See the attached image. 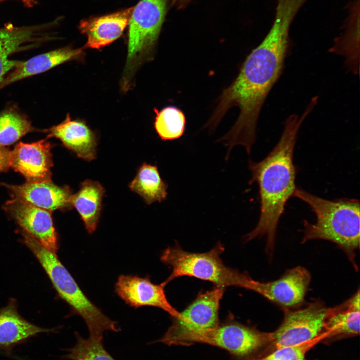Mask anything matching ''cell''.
Listing matches in <instances>:
<instances>
[{"mask_svg": "<svg viewBox=\"0 0 360 360\" xmlns=\"http://www.w3.org/2000/svg\"><path fill=\"white\" fill-rule=\"evenodd\" d=\"M129 186L148 205L156 202H162L168 196V185L161 178L156 166L144 164Z\"/></svg>", "mask_w": 360, "mask_h": 360, "instance_id": "7402d4cb", "label": "cell"}, {"mask_svg": "<svg viewBox=\"0 0 360 360\" xmlns=\"http://www.w3.org/2000/svg\"><path fill=\"white\" fill-rule=\"evenodd\" d=\"M104 193V189L100 183L86 180L82 184L80 190L70 196V205L76 209L90 234L94 233L98 226Z\"/></svg>", "mask_w": 360, "mask_h": 360, "instance_id": "44dd1931", "label": "cell"}, {"mask_svg": "<svg viewBox=\"0 0 360 360\" xmlns=\"http://www.w3.org/2000/svg\"><path fill=\"white\" fill-rule=\"evenodd\" d=\"M318 102L316 98H312L300 116L294 114L287 118L278 142L266 158L258 162H248L252 172L249 184L256 182L259 186L260 214L257 226L244 240L266 236L268 254L273 252L278 226L286 203L297 188L293 158L298 132Z\"/></svg>", "mask_w": 360, "mask_h": 360, "instance_id": "7a4b0ae2", "label": "cell"}, {"mask_svg": "<svg viewBox=\"0 0 360 360\" xmlns=\"http://www.w3.org/2000/svg\"><path fill=\"white\" fill-rule=\"evenodd\" d=\"M225 289L215 287L200 292L176 318L160 342L168 346H180L186 338L208 331L219 324L220 302Z\"/></svg>", "mask_w": 360, "mask_h": 360, "instance_id": "9c48e42d", "label": "cell"}, {"mask_svg": "<svg viewBox=\"0 0 360 360\" xmlns=\"http://www.w3.org/2000/svg\"><path fill=\"white\" fill-rule=\"evenodd\" d=\"M134 7L82 20L79 28L87 37L85 48L100 49L120 38L128 25Z\"/></svg>", "mask_w": 360, "mask_h": 360, "instance_id": "9a60e30c", "label": "cell"}, {"mask_svg": "<svg viewBox=\"0 0 360 360\" xmlns=\"http://www.w3.org/2000/svg\"><path fill=\"white\" fill-rule=\"evenodd\" d=\"M21 360H24V359H22V358Z\"/></svg>", "mask_w": 360, "mask_h": 360, "instance_id": "4dcf8cb0", "label": "cell"}, {"mask_svg": "<svg viewBox=\"0 0 360 360\" xmlns=\"http://www.w3.org/2000/svg\"><path fill=\"white\" fill-rule=\"evenodd\" d=\"M294 196L308 204L315 214V223L304 220L302 243L323 240L336 244L357 270L356 252L360 247V206L357 200H326L296 188Z\"/></svg>", "mask_w": 360, "mask_h": 360, "instance_id": "3957f363", "label": "cell"}, {"mask_svg": "<svg viewBox=\"0 0 360 360\" xmlns=\"http://www.w3.org/2000/svg\"><path fill=\"white\" fill-rule=\"evenodd\" d=\"M82 48L67 46L20 61L12 72L0 82V90L23 79L45 72L66 62L81 59Z\"/></svg>", "mask_w": 360, "mask_h": 360, "instance_id": "ac0fdd59", "label": "cell"}, {"mask_svg": "<svg viewBox=\"0 0 360 360\" xmlns=\"http://www.w3.org/2000/svg\"><path fill=\"white\" fill-rule=\"evenodd\" d=\"M55 332V329L39 327L22 318L14 300L0 309V350L9 356L16 346L26 343L29 339L40 334Z\"/></svg>", "mask_w": 360, "mask_h": 360, "instance_id": "e0dca14e", "label": "cell"}, {"mask_svg": "<svg viewBox=\"0 0 360 360\" xmlns=\"http://www.w3.org/2000/svg\"><path fill=\"white\" fill-rule=\"evenodd\" d=\"M11 152L5 147H0V172L6 170L10 166Z\"/></svg>", "mask_w": 360, "mask_h": 360, "instance_id": "4316f807", "label": "cell"}, {"mask_svg": "<svg viewBox=\"0 0 360 360\" xmlns=\"http://www.w3.org/2000/svg\"><path fill=\"white\" fill-rule=\"evenodd\" d=\"M163 283L156 284L148 278L120 276L116 284V292L126 304L134 308L152 306L162 310L174 318L180 314L168 302Z\"/></svg>", "mask_w": 360, "mask_h": 360, "instance_id": "4fadbf2b", "label": "cell"}, {"mask_svg": "<svg viewBox=\"0 0 360 360\" xmlns=\"http://www.w3.org/2000/svg\"><path fill=\"white\" fill-rule=\"evenodd\" d=\"M48 138L59 139L80 158L91 161L96 158V134L83 122L71 119L69 114L60 124L46 130Z\"/></svg>", "mask_w": 360, "mask_h": 360, "instance_id": "d6986e66", "label": "cell"}, {"mask_svg": "<svg viewBox=\"0 0 360 360\" xmlns=\"http://www.w3.org/2000/svg\"><path fill=\"white\" fill-rule=\"evenodd\" d=\"M167 0H141L134 7L130 19L128 52L121 82L124 92L133 84L136 72L151 60L166 12Z\"/></svg>", "mask_w": 360, "mask_h": 360, "instance_id": "8992f818", "label": "cell"}, {"mask_svg": "<svg viewBox=\"0 0 360 360\" xmlns=\"http://www.w3.org/2000/svg\"><path fill=\"white\" fill-rule=\"evenodd\" d=\"M330 308L320 300L302 309L290 310L286 308L282 323L272 332V341L260 358L278 349L299 345L324 334Z\"/></svg>", "mask_w": 360, "mask_h": 360, "instance_id": "ba28073f", "label": "cell"}, {"mask_svg": "<svg viewBox=\"0 0 360 360\" xmlns=\"http://www.w3.org/2000/svg\"><path fill=\"white\" fill-rule=\"evenodd\" d=\"M51 144L46 140L32 144L20 142L11 152L10 166L28 182L51 180Z\"/></svg>", "mask_w": 360, "mask_h": 360, "instance_id": "5bb4252c", "label": "cell"}, {"mask_svg": "<svg viewBox=\"0 0 360 360\" xmlns=\"http://www.w3.org/2000/svg\"><path fill=\"white\" fill-rule=\"evenodd\" d=\"M5 208L24 232L56 254L58 240L50 212L15 198L8 202Z\"/></svg>", "mask_w": 360, "mask_h": 360, "instance_id": "7c38bea8", "label": "cell"}, {"mask_svg": "<svg viewBox=\"0 0 360 360\" xmlns=\"http://www.w3.org/2000/svg\"><path fill=\"white\" fill-rule=\"evenodd\" d=\"M190 0H173V4L176 6L182 7L186 4Z\"/></svg>", "mask_w": 360, "mask_h": 360, "instance_id": "83f0119b", "label": "cell"}, {"mask_svg": "<svg viewBox=\"0 0 360 360\" xmlns=\"http://www.w3.org/2000/svg\"><path fill=\"white\" fill-rule=\"evenodd\" d=\"M156 117L154 128L162 140H172L180 138L184 133L186 116L179 108L174 106L160 111L154 109Z\"/></svg>", "mask_w": 360, "mask_h": 360, "instance_id": "cb8c5ba5", "label": "cell"}, {"mask_svg": "<svg viewBox=\"0 0 360 360\" xmlns=\"http://www.w3.org/2000/svg\"><path fill=\"white\" fill-rule=\"evenodd\" d=\"M76 344L64 358L70 360H114L104 346L102 340L76 335Z\"/></svg>", "mask_w": 360, "mask_h": 360, "instance_id": "d4e9b609", "label": "cell"}, {"mask_svg": "<svg viewBox=\"0 0 360 360\" xmlns=\"http://www.w3.org/2000/svg\"><path fill=\"white\" fill-rule=\"evenodd\" d=\"M311 280L305 268L298 266L287 271L280 279L262 282L250 278L246 290L259 294L286 308L298 306L304 300Z\"/></svg>", "mask_w": 360, "mask_h": 360, "instance_id": "8fae6325", "label": "cell"}, {"mask_svg": "<svg viewBox=\"0 0 360 360\" xmlns=\"http://www.w3.org/2000/svg\"><path fill=\"white\" fill-rule=\"evenodd\" d=\"M36 131L28 116L16 106L0 112V147L12 144L26 134Z\"/></svg>", "mask_w": 360, "mask_h": 360, "instance_id": "603a6c76", "label": "cell"}, {"mask_svg": "<svg viewBox=\"0 0 360 360\" xmlns=\"http://www.w3.org/2000/svg\"><path fill=\"white\" fill-rule=\"evenodd\" d=\"M6 0H18L22 2L25 6H26L28 8H32V6H31L30 4L28 2V0H0V2L6 1Z\"/></svg>", "mask_w": 360, "mask_h": 360, "instance_id": "f1b7e54d", "label": "cell"}, {"mask_svg": "<svg viewBox=\"0 0 360 360\" xmlns=\"http://www.w3.org/2000/svg\"><path fill=\"white\" fill-rule=\"evenodd\" d=\"M30 3V4L31 6L33 8L37 4V2L36 0H28Z\"/></svg>", "mask_w": 360, "mask_h": 360, "instance_id": "f546056e", "label": "cell"}, {"mask_svg": "<svg viewBox=\"0 0 360 360\" xmlns=\"http://www.w3.org/2000/svg\"><path fill=\"white\" fill-rule=\"evenodd\" d=\"M23 236L24 243L44 268L60 296L84 320L90 337L102 340L104 332L120 331L116 322L106 316L86 297L56 254L26 232H24Z\"/></svg>", "mask_w": 360, "mask_h": 360, "instance_id": "277c9868", "label": "cell"}, {"mask_svg": "<svg viewBox=\"0 0 360 360\" xmlns=\"http://www.w3.org/2000/svg\"><path fill=\"white\" fill-rule=\"evenodd\" d=\"M230 317L215 328L188 336L180 346L211 345L226 350L236 360L260 358L272 341V332H260Z\"/></svg>", "mask_w": 360, "mask_h": 360, "instance_id": "52a82bcc", "label": "cell"}, {"mask_svg": "<svg viewBox=\"0 0 360 360\" xmlns=\"http://www.w3.org/2000/svg\"><path fill=\"white\" fill-rule=\"evenodd\" d=\"M300 10L294 0H278L268 34L248 56L236 79L220 95L205 127L214 130L230 108H240L236 122L219 140L224 142L228 153L234 146H242L250 154L262 109L282 74L290 46V28Z\"/></svg>", "mask_w": 360, "mask_h": 360, "instance_id": "6da1fadb", "label": "cell"}, {"mask_svg": "<svg viewBox=\"0 0 360 360\" xmlns=\"http://www.w3.org/2000/svg\"><path fill=\"white\" fill-rule=\"evenodd\" d=\"M56 24L51 22L22 26L8 24L0 28V82L18 62L10 57L50 40V30Z\"/></svg>", "mask_w": 360, "mask_h": 360, "instance_id": "30bf717a", "label": "cell"}, {"mask_svg": "<svg viewBox=\"0 0 360 360\" xmlns=\"http://www.w3.org/2000/svg\"><path fill=\"white\" fill-rule=\"evenodd\" d=\"M224 251L220 242L210 251L202 253L186 251L178 244L168 247L162 252L160 260L171 268L172 273L162 283L166 286L178 278L190 276L210 282L218 288L246 289L251 277L225 265L221 258Z\"/></svg>", "mask_w": 360, "mask_h": 360, "instance_id": "5b68a950", "label": "cell"}, {"mask_svg": "<svg viewBox=\"0 0 360 360\" xmlns=\"http://www.w3.org/2000/svg\"><path fill=\"white\" fill-rule=\"evenodd\" d=\"M327 336L324 333L318 338L299 345L282 348L262 358L253 360H308L306 358L307 352Z\"/></svg>", "mask_w": 360, "mask_h": 360, "instance_id": "484cf974", "label": "cell"}, {"mask_svg": "<svg viewBox=\"0 0 360 360\" xmlns=\"http://www.w3.org/2000/svg\"><path fill=\"white\" fill-rule=\"evenodd\" d=\"M360 291L344 303L331 308L326 319L324 333L322 342L326 344L338 340L356 336L360 334Z\"/></svg>", "mask_w": 360, "mask_h": 360, "instance_id": "ffe728a7", "label": "cell"}, {"mask_svg": "<svg viewBox=\"0 0 360 360\" xmlns=\"http://www.w3.org/2000/svg\"><path fill=\"white\" fill-rule=\"evenodd\" d=\"M7 187L15 199L50 212L68 208L70 205L72 194L70 189L58 186L51 180L28 182Z\"/></svg>", "mask_w": 360, "mask_h": 360, "instance_id": "2e32d148", "label": "cell"}]
</instances>
